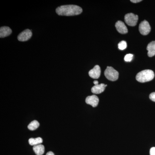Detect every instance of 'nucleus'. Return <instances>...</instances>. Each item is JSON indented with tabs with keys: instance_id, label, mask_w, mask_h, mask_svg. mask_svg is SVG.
<instances>
[{
	"instance_id": "obj_14",
	"label": "nucleus",
	"mask_w": 155,
	"mask_h": 155,
	"mask_svg": "<svg viewBox=\"0 0 155 155\" xmlns=\"http://www.w3.org/2000/svg\"><path fill=\"white\" fill-rule=\"evenodd\" d=\"M29 144L31 146H35L41 144L43 142V140L41 137H37L36 138H30L28 140Z\"/></svg>"
},
{
	"instance_id": "obj_5",
	"label": "nucleus",
	"mask_w": 155,
	"mask_h": 155,
	"mask_svg": "<svg viewBox=\"0 0 155 155\" xmlns=\"http://www.w3.org/2000/svg\"><path fill=\"white\" fill-rule=\"evenodd\" d=\"M139 30L142 35H146L149 34L151 31V27L149 22L146 20L141 22L139 26Z\"/></svg>"
},
{
	"instance_id": "obj_16",
	"label": "nucleus",
	"mask_w": 155,
	"mask_h": 155,
	"mask_svg": "<svg viewBox=\"0 0 155 155\" xmlns=\"http://www.w3.org/2000/svg\"><path fill=\"white\" fill-rule=\"evenodd\" d=\"M127 43L125 41H122L119 43L118 44V48L120 50H124L127 48Z\"/></svg>"
},
{
	"instance_id": "obj_1",
	"label": "nucleus",
	"mask_w": 155,
	"mask_h": 155,
	"mask_svg": "<svg viewBox=\"0 0 155 155\" xmlns=\"http://www.w3.org/2000/svg\"><path fill=\"white\" fill-rule=\"evenodd\" d=\"M56 11L57 14L60 16H72L81 14L82 9L75 5H66L58 7Z\"/></svg>"
},
{
	"instance_id": "obj_2",
	"label": "nucleus",
	"mask_w": 155,
	"mask_h": 155,
	"mask_svg": "<svg viewBox=\"0 0 155 155\" xmlns=\"http://www.w3.org/2000/svg\"><path fill=\"white\" fill-rule=\"evenodd\" d=\"M154 76V73L152 70L147 69L137 73L136 76V79L139 82L144 83L152 80Z\"/></svg>"
},
{
	"instance_id": "obj_19",
	"label": "nucleus",
	"mask_w": 155,
	"mask_h": 155,
	"mask_svg": "<svg viewBox=\"0 0 155 155\" xmlns=\"http://www.w3.org/2000/svg\"><path fill=\"white\" fill-rule=\"evenodd\" d=\"M150 155H155V147L151 148L150 150Z\"/></svg>"
},
{
	"instance_id": "obj_7",
	"label": "nucleus",
	"mask_w": 155,
	"mask_h": 155,
	"mask_svg": "<svg viewBox=\"0 0 155 155\" xmlns=\"http://www.w3.org/2000/svg\"><path fill=\"white\" fill-rule=\"evenodd\" d=\"M99 100L98 97L95 95L90 96L87 97L85 102L87 104L92 106L93 107H95L98 104Z\"/></svg>"
},
{
	"instance_id": "obj_17",
	"label": "nucleus",
	"mask_w": 155,
	"mask_h": 155,
	"mask_svg": "<svg viewBox=\"0 0 155 155\" xmlns=\"http://www.w3.org/2000/svg\"><path fill=\"white\" fill-rule=\"evenodd\" d=\"M133 58V54H127L125 56V58H124V60H125V61H126V62H129L132 61Z\"/></svg>"
},
{
	"instance_id": "obj_11",
	"label": "nucleus",
	"mask_w": 155,
	"mask_h": 155,
	"mask_svg": "<svg viewBox=\"0 0 155 155\" xmlns=\"http://www.w3.org/2000/svg\"><path fill=\"white\" fill-rule=\"evenodd\" d=\"M12 33V30L10 27L3 26L0 28V37L1 38L9 36Z\"/></svg>"
},
{
	"instance_id": "obj_18",
	"label": "nucleus",
	"mask_w": 155,
	"mask_h": 155,
	"mask_svg": "<svg viewBox=\"0 0 155 155\" xmlns=\"http://www.w3.org/2000/svg\"><path fill=\"white\" fill-rule=\"evenodd\" d=\"M150 99L153 101L155 102V92L152 93L150 95Z\"/></svg>"
},
{
	"instance_id": "obj_4",
	"label": "nucleus",
	"mask_w": 155,
	"mask_h": 155,
	"mask_svg": "<svg viewBox=\"0 0 155 155\" xmlns=\"http://www.w3.org/2000/svg\"><path fill=\"white\" fill-rule=\"evenodd\" d=\"M138 17L133 13H129L125 16V21L126 24L129 26H134L138 21Z\"/></svg>"
},
{
	"instance_id": "obj_15",
	"label": "nucleus",
	"mask_w": 155,
	"mask_h": 155,
	"mask_svg": "<svg viewBox=\"0 0 155 155\" xmlns=\"http://www.w3.org/2000/svg\"><path fill=\"white\" fill-rule=\"evenodd\" d=\"M39 123L37 121L34 120L28 125V128L30 130H35L39 126Z\"/></svg>"
},
{
	"instance_id": "obj_6",
	"label": "nucleus",
	"mask_w": 155,
	"mask_h": 155,
	"mask_svg": "<svg viewBox=\"0 0 155 155\" xmlns=\"http://www.w3.org/2000/svg\"><path fill=\"white\" fill-rule=\"evenodd\" d=\"M32 32L29 29H25L21 33L19 34L18 36V40L20 41H27L32 36Z\"/></svg>"
},
{
	"instance_id": "obj_21",
	"label": "nucleus",
	"mask_w": 155,
	"mask_h": 155,
	"mask_svg": "<svg viewBox=\"0 0 155 155\" xmlns=\"http://www.w3.org/2000/svg\"><path fill=\"white\" fill-rule=\"evenodd\" d=\"M46 155H54V153H53L52 152L50 151L48 152L46 154Z\"/></svg>"
},
{
	"instance_id": "obj_22",
	"label": "nucleus",
	"mask_w": 155,
	"mask_h": 155,
	"mask_svg": "<svg viewBox=\"0 0 155 155\" xmlns=\"http://www.w3.org/2000/svg\"><path fill=\"white\" fill-rule=\"evenodd\" d=\"M94 84L95 85H97V84H99V82L97 81H94Z\"/></svg>"
},
{
	"instance_id": "obj_8",
	"label": "nucleus",
	"mask_w": 155,
	"mask_h": 155,
	"mask_svg": "<svg viewBox=\"0 0 155 155\" xmlns=\"http://www.w3.org/2000/svg\"><path fill=\"white\" fill-rule=\"evenodd\" d=\"M101 69L100 66L96 65L93 69H91L89 72V75L91 78L94 79H97L101 75Z\"/></svg>"
},
{
	"instance_id": "obj_13",
	"label": "nucleus",
	"mask_w": 155,
	"mask_h": 155,
	"mask_svg": "<svg viewBox=\"0 0 155 155\" xmlns=\"http://www.w3.org/2000/svg\"><path fill=\"white\" fill-rule=\"evenodd\" d=\"M33 150L37 155H42L44 153L45 147L42 144L37 145L33 147Z\"/></svg>"
},
{
	"instance_id": "obj_9",
	"label": "nucleus",
	"mask_w": 155,
	"mask_h": 155,
	"mask_svg": "<svg viewBox=\"0 0 155 155\" xmlns=\"http://www.w3.org/2000/svg\"><path fill=\"white\" fill-rule=\"evenodd\" d=\"M115 26L119 33L122 34H125L128 32L127 27L124 24V22H122V21H117L116 22Z\"/></svg>"
},
{
	"instance_id": "obj_10",
	"label": "nucleus",
	"mask_w": 155,
	"mask_h": 155,
	"mask_svg": "<svg viewBox=\"0 0 155 155\" xmlns=\"http://www.w3.org/2000/svg\"><path fill=\"white\" fill-rule=\"evenodd\" d=\"M107 86V84H101L94 85L92 87L91 92L94 94H99L104 91Z\"/></svg>"
},
{
	"instance_id": "obj_20",
	"label": "nucleus",
	"mask_w": 155,
	"mask_h": 155,
	"mask_svg": "<svg viewBox=\"0 0 155 155\" xmlns=\"http://www.w3.org/2000/svg\"><path fill=\"white\" fill-rule=\"evenodd\" d=\"M141 1V0H130V2L134 3H139Z\"/></svg>"
},
{
	"instance_id": "obj_3",
	"label": "nucleus",
	"mask_w": 155,
	"mask_h": 155,
	"mask_svg": "<svg viewBox=\"0 0 155 155\" xmlns=\"http://www.w3.org/2000/svg\"><path fill=\"white\" fill-rule=\"evenodd\" d=\"M104 75L108 80L115 81L119 78V73L113 67H108L105 71Z\"/></svg>"
},
{
	"instance_id": "obj_12",
	"label": "nucleus",
	"mask_w": 155,
	"mask_h": 155,
	"mask_svg": "<svg viewBox=\"0 0 155 155\" xmlns=\"http://www.w3.org/2000/svg\"><path fill=\"white\" fill-rule=\"evenodd\" d=\"M147 49L148 51L147 54L149 57H153L155 55V41L150 42L147 46Z\"/></svg>"
}]
</instances>
